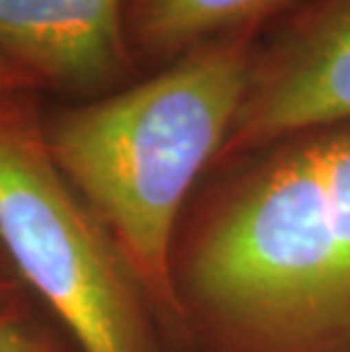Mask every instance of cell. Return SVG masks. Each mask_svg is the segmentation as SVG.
Returning <instances> with one entry per match:
<instances>
[{
    "mask_svg": "<svg viewBox=\"0 0 350 352\" xmlns=\"http://www.w3.org/2000/svg\"><path fill=\"white\" fill-rule=\"evenodd\" d=\"M0 284H3V282H0Z\"/></svg>",
    "mask_w": 350,
    "mask_h": 352,
    "instance_id": "9",
    "label": "cell"
},
{
    "mask_svg": "<svg viewBox=\"0 0 350 352\" xmlns=\"http://www.w3.org/2000/svg\"><path fill=\"white\" fill-rule=\"evenodd\" d=\"M125 12L128 0H0V57L36 85L100 98L135 76Z\"/></svg>",
    "mask_w": 350,
    "mask_h": 352,
    "instance_id": "5",
    "label": "cell"
},
{
    "mask_svg": "<svg viewBox=\"0 0 350 352\" xmlns=\"http://www.w3.org/2000/svg\"><path fill=\"white\" fill-rule=\"evenodd\" d=\"M257 41L255 32L207 41L146 80L43 121L59 170L166 325H182L175 241L184 205L226 151Z\"/></svg>",
    "mask_w": 350,
    "mask_h": 352,
    "instance_id": "2",
    "label": "cell"
},
{
    "mask_svg": "<svg viewBox=\"0 0 350 352\" xmlns=\"http://www.w3.org/2000/svg\"><path fill=\"white\" fill-rule=\"evenodd\" d=\"M175 252L207 352H350V123L228 157Z\"/></svg>",
    "mask_w": 350,
    "mask_h": 352,
    "instance_id": "1",
    "label": "cell"
},
{
    "mask_svg": "<svg viewBox=\"0 0 350 352\" xmlns=\"http://www.w3.org/2000/svg\"><path fill=\"white\" fill-rule=\"evenodd\" d=\"M305 0H128L125 28L135 62L166 66L230 34H262Z\"/></svg>",
    "mask_w": 350,
    "mask_h": 352,
    "instance_id": "6",
    "label": "cell"
},
{
    "mask_svg": "<svg viewBox=\"0 0 350 352\" xmlns=\"http://www.w3.org/2000/svg\"><path fill=\"white\" fill-rule=\"evenodd\" d=\"M0 352H53L32 325L12 314H0Z\"/></svg>",
    "mask_w": 350,
    "mask_h": 352,
    "instance_id": "7",
    "label": "cell"
},
{
    "mask_svg": "<svg viewBox=\"0 0 350 352\" xmlns=\"http://www.w3.org/2000/svg\"><path fill=\"white\" fill-rule=\"evenodd\" d=\"M350 123V0H305L259 34L221 160Z\"/></svg>",
    "mask_w": 350,
    "mask_h": 352,
    "instance_id": "4",
    "label": "cell"
},
{
    "mask_svg": "<svg viewBox=\"0 0 350 352\" xmlns=\"http://www.w3.org/2000/svg\"><path fill=\"white\" fill-rule=\"evenodd\" d=\"M32 87H36V82L23 69H19L10 59L0 57V100L7 98V96L30 91Z\"/></svg>",
    "mask_w": 350,
    "mask_h": 352,
    "instance_id": "8",
    "label": "cell"
},
{
    "mask_svg": "<svg viewBox=\"0 0 350 352\" xmlns=\"http://www.w3.org/2000/svg\"><path fill=\"white\" fill-rule=\"evenodd\" d=\"M0 245L82 352H162L137 277L55 164L28 91L0 100Z\"/></svg>",
    "mask_w": 350,
    "mask_h": 352,
    "instance_id": "3",
    "label": "cell"
}]
</instances>
